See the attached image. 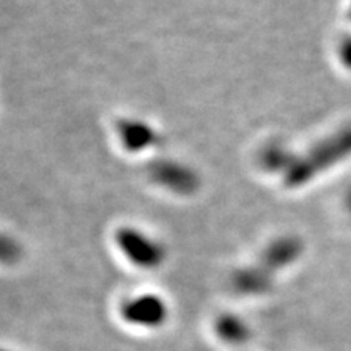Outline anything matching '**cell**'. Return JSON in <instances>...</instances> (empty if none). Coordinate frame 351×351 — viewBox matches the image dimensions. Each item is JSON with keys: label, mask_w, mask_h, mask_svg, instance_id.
<instances>
[{"label": "cell", "mask_w": 351, "mask_h": 351, "mask_svg": "<svg viewBox=\"0 0 351 351\" xmlns=\"http://www.w3.org/2000/svg\"><path fill=\"white\" fill-rule=\"evenodd\" d=\"M351 155V127L333 135L327 142L319 145L314 153H311L309 160H304L300 169V181H306L311 176H315L319 171H324L328 166L339 163Z\"/></svg>", "instance_id": "6da1fadb"}, {"label": "cell", "mask_w": 351, "mask_h": 351, "mask_svg": "<svg viewBox=\"0 0 351 351\" xmlns=\"http://www.w3.org/2000/svg\"><path fill=\"white\" fill-rule=\"evenodd\" d=\"M122 252L137 265L156 267L163 258V249L158 245L156 241L142 234L135 230H122L117 236Z\"/></svg>", "instance_id": "7a4b0ae2"}, {"label": "cell", "mask_w": 351, "mask_h": 351, "mask_svg": "<svg viewBox=\"0 0 351 351\" xmlns=\"http://www.w3.org/2000/svg\"><path fill=\"white\" fill-rule=\"evenodd\" d=\"M127 322L142 327H156L166 319L165 302L156 296H138L130 300L122 309Z\"/></svg>", "instance_id": "3957f363"}, {"label": "cell", "mask_w": 351, "mask_h": 351, "mask_svg": "<svg viewBox=\"0 0 351 351\" xmlns=\"http://www.w3.org/2000/svg\"><path fill=\"white\" fill-rule=\"evenodd\" d=\"M122 140L129 150H145L148 148L155 138L152 129L140 122H125L121 129Z\"/></svg>", "instance_id": "277c9868"}, {"label": "cell", "mask_w": 351, "mask_h": 351, "mask_svg": "<svg viewBox=\"0 0 351 351\" xmlns=\"http://www.w3.org/2000/svg\"><path fill=\"white\" fill-rule=\"evenodd\" d=\"M340 59L346 69L351 70V36L345 38L340 44Z\"/></svg>", "instance_id": "5b68a950"}, {"label": "cell", "mask_w": 351, "mask_h": 351, "mask_svg": "<svg viewBox=\"0 0 351 351\" xmlns=\"http://www.w3.org/2000/svg\"><path fill=\"white\" fill-rule=\"evenodd\" d=\"M346 208H348V212L351 215V192L348 194V197H346Z\"/></svg>", "instance_id": "8992f818"}, {"label": "cell", "mask_w": 351, "mask_h": 351, "mask_svg": "<svg viewBox=\"0 0 351 351\" xmlns=\"http://www.w3.org/2000/svg\"><path fill=\"white\" fill-rule=\"evenodd\" d=\"M350 19H351V10H350Z\"/></svg>", "instance_id": "52a82bcc"}]
</instances>
